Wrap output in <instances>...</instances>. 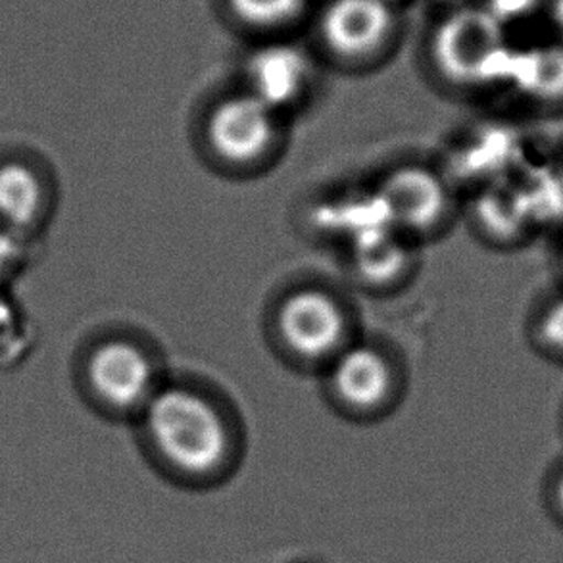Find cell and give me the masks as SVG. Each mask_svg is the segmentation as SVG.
<instances>
[{
    "mask_svg": "<svg viewBox=\"0 0 563 563\" xmlns=\"http://www.w3.org/2000/svg\"><path fill=\"white\" fill-rule=\"evenodd\" d=\"M510 33L483 4H462L434 30V64L460 85H506L516 51Z\"/></svg>",
    "mask_w": 563,
    "mask_h": 563,
    "instance_id": "2",
    "label": "cell"
},
{
    "mask_svg": "<svg viewBox=\"0 0 563 563\" xmlns=\"http://www.w3.org/2000/svg\"><path fill=\"white\" fill-rule=\"evenodd\" d=\"M320 38L344 64H369L387 51L398 15L390 0H331L321 10Z\"/></svg>",
    "mask_w": 563,
    "mask_h": 563,
    "instance_id": "6",
    "label": "cell"
},
{
    "mask_svg": "<svg viewBox=\"0 0 563 563\" xmlns=\"http://www.w3.org/2000/svg\"><path fill=\"white\" fill-rule=\"evenodd\" d=\"M53 206L45 174L31 162H0V228L25 241L45 225Z\"/></svg>",
    "mask_w": 563,
    "mask_h": 563,
    "instance_id": "10",
    "label": "cell"
},
{
    "mask_svg": "<svg viewBox=\"0 0 563 563\" xmlns=\"http://www.w3.org/2000/svg\"><path fill=\"white\" fill-rule=\"evenodd\" d=\"M352 262L356 275L364 283L385 285L406 274L410 264V249L406 235L388 223L374 225L354 235Z\"/></svg>",
    "mask_w": 563,
    "mask_h": 563,
    "instance_id": "12",
    "label": "cell"
},
{
    "mask_svg": "<svg viewBox=\"0 0 563 563\" xmlns=\"http://www.w3.org/2000/svg\"><path fill=\"white\" fill-rule=\"evenodd\" d=\"M312 81V64L305 51L274 43L254 51L246 60V91L279 114L298 104Z\"/></svg>",
    "mask_w": 563,
    "mask_h": 563,
    "instance_id": "9",
    "label": "cell"
},
{
    "mask_svg": "<svg viewBox=\"0 0 563 563\" xmlns=\"http://www.w3.org/2000/svg\"><path fill=\"white\" fill-rule=\"evenodd\" d=\"M325 375L333 400L360 418L387 410L398 390L395 362L380 346L366 341H352L329 362Z\"/></svg>",
    "mask_w": 563,
    "mask_h": 563,
    "instance_id": "7",
    "label": "cell"
},
{
    "mask_svg": "<svg viewBox=\"0 0 563 563\" xmlns=\"http://www.w3.org/2000/svg\"><path fill=\"white\" fill-rule=\"evenodd\" d=\"M544 108L563 104V38L550 35L516 46L508 84Z\"/></svg>",
    "mask_w": 563,
    "mask_h": 563,
    "instance_id": "11",
    "label": "cell"
},
{
    "mask_svg": "<svg viewBox=\"0 0 563 563\" xmlns=\"http://www.w3.org/2000/svg\"><path fill=\"white\" fill-rule=\"evenodd\" d=\"M231 14L252 30L277 31L302 18L308 0H228Z\"/></svg>",
    "mask_w": 563,
    "mask_h": 563,
    "instance_id": "14",
    "label": "cell"
},
{
    "mask_svg": "<svg viewBox=\"0 0 563 563\" xmlns=\"http://www.w3.org/2000/svg\"><path fill=\"white\" fill-rule=\"evenodd\" d=\"M390 2H393V0H390Z\"/></svg>",
    "mask_w": 563,
    "mask_h": 563,
    "instance_id": "21",
    "label": "cell"
},
{
    "mask_svg": "<svg viewBox=\"0 0 563 563\" xmlns=\"http://www.w3.org/2000/svg\"><path fill=\"white\" fill-rule=\"evenodd\" d=\"M547 500H549L550 514L563 526V464L562 467H558L556 473L549 481Z\"/></svg>",
    "mask_w": 563,
    "mask_h": 563,
    "instance_id": "19",
    "label": "cell"
},
{
    "mask_svg": "<svg viewBox=\"0 0 563 563\" xmlns=\"http://www.w3.org/2000/svg\"><path fill=\"white\" fill-rule=\"evenodd\" d=\"M137 421L151 462L177 487H220L239 467L235 421L202 388L164 383Z\"/></svg>",
    "mask_w": 563,
    "mask_h": 563,
    "instance_id": "1",
    "label": "cell"
},
{
    "mask_svg": "<svg viewBox=\"0 0 563 563\" xmlns=\"http://www.w3.org/2000/svg\"><path fill=\"white\" fill-rule=\"evenodd\" d=\"M481 4L487 8L498 22L511 30V25L519 23H529L533 20L542 22L547 0H483Z\"/></svg>",
    "mask_w": 563,
    "mask_h": 563,
    "instance_id": "16",
    "label": "cell"
},
{
    "mask_svg": "<svg viewBox=\"0 0 563 563\" xmlns=\"http://www.w3.org/2000/svg\"><path fill=\"white\" fill-rule=\"evenodd\" d=\"M479 220L488 235L514 241L533 228L526 192L521 185L500 184L483 195Z\"/></svg>",
    "mask_w": 563,
    "mask_h": 563,
    "instance_id": "13",
    "label": "cell"
},
{
    "mask_svg": "<svg viewBox=\"0 0 563 563\" xmlns=\"http://www.w3.org/2000/svg\"><path fill=\"white\" fill-rule=\"evenodd\" d=\"M205 141L208 153L223 166L260 168L282 148V114L252 92H236L206 114Z\"/></svg>",
    "mask_w": 563,
    "mask_h": 563,
    "instance_id": "5",
    "label": "cell"
},
{
    "mask_svg": "<svg viewBox=\"0 0 563 563\" xmlns=\"http://www.w3.org/2000/svg\"><path fill=\"white\" fill-rule=\"evenodd\" d=\"M274 329L289 356L323 367L356 341L343 300L313 285L290 290L282 298L274 313Z\"/></svg>",
    "mask_w": 563,
    "mask_h": 563,
    "instance_id": "3",
    "label": "cell"
},
{
    "mask_svg": "<svg viewBox=\"0 0 563 563\" xmlns=\"http://www.w3.org/2000/svg\"><path fill=\"white\" fill-rule=\"evenodd\" d=\"M537 341L552 356L563 358V297L552 298L537 320Z\"/></svg>",
    "mask_w": 563,
    "mask_h": 563,
    "instance_id": "17",
    "label": "cell"
},
{
    "mask_svg": "<svg viewBox=\"0 0 563 563\" xmlns=\"http://www.w3.org/2000/svg\"><path fill=\"white\" fill-rule=\"evenodd\" d=\"M84 383L102 410L137 419L166 380H162L161 366L145 344L128 336H110L87 352Z\"/></svg>",
    "mask_w": 563,
    "mask_h": 563,
    "instance_id": "4",
    "label": "cell"
},
{
    "mask_svg": "<svg viewBox=\"0 0 563 563\" xmlns=\"http://www.w3.org/2000/svg\"><path fill=\"white\" fill-rule=\"evenodd\" d=\"M375 198L388 225L406 236L433 235L452 210L449 187L423 166L393 169L375 190Z\"/></svg>",
    "mask_w": 563,
    "mask_h": 563,
    "instance_id": "8",
    "label": "cell"
},
{
    "mask_svg": "<svg viewBox=\"0 0 563 563\" xmlns=\"http://www.w3.org/2000/svg\"><path fill=\"white\" fill-rule=\"evenodd\" d=\"M533 225L563 218V168H544L529 184L521 185Z\"/></svg>",
    "mask_w": 563,
    "mask_h": 563,
    "instance_id": "15",
    "label": "cell"
},
{
    "mask_svg": "<svg viewBox=\"0 0 563 563\" xmlns=\"http://www.w3.org/2000/svg\"><path fill=\"white\" fill-rule=\"evenodd\" d=\"M23 241L14 233L0 228V289L15 274L22 260Z\"/></svg>",
    "mask_w": 563,
    "mask_h": 563,
    "instance_id": "18",
    "label": "cell"
},
{
    "mask_svg": "<svg viewBox=\"0 0 563 563\" xmlns=\"http://www.w3.org/2000/svg\"><path fill=\"white\" fill-rule=\"evenodd\" d=\"M542 23L550 35L563 38V0H547Z\"/></svg>",
    "mask_w": 563,
    "mask_h": 563,
    "instance_id": "20",
    "label": "cell"
}]
</instances>
